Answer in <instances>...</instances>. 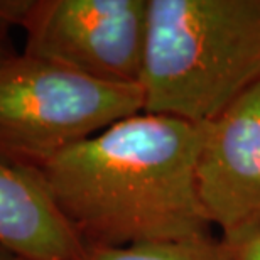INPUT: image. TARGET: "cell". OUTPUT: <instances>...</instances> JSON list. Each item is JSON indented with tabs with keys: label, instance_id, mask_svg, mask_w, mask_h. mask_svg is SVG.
I'll return each instance as SVG.
<instances>
[{
	"label": "cell",
	"instance_id": "cell-1",
	"mask_svg": "<svg viewBox=\"0 0 260 260\" xmlns=\"http://www.w3.org/2000/svg\"><path fill=\"white\" fill-rule=\"evenodd\" d=\"M205 125L140 112L73 145L41 171L88 247L210 233L196 168Z\"/></svg>",
	"mask_w": 260,
	"mask_h": 260
},
{
	"label": "cell",
	"instance_id": "cell-2",
	"mask_svg": "<svg viewBox=\"0 0 260 260\" xmlns=\"http://www.w3.org/2000/svg\"><path fill=\"white\" fill-rule=\"evenodd\" d=\"M260 83V0H147L144 110L206 125Z\"/></svg>",
	"mask_w": 260,
	"mask_h": 260
},
{
	"label": "cell",
	"instance_id": "cell-3",
	"mask_svg": "<svg viewBox=\"0 0 260 260\" xmlns=\"http://www.w3.org/2000/svg\"><path fill=\"white\" fill-rule=\"evenodd\" d=\"M142 110L139 85L98 81L17 53L0 63V160L43 171L73 145Z\"/></svg>",
	"mask_w": 260,
	"mask_h": 260
},
{
	"label": "cell",
	"instance_id": "cell-4",
	"mask_svg": "<svg viewBox=\"0 0 260 260\" xmlns=\"http://www.w3.org/2000/svg\"><path fill=\"white\" fill-rule=\"evenodd\" d=\"M20 27L22 54L115 85H139L147 0H0V27Z\"/></svg>",
	"mask_w": 260,
	"mask_h": 260
},
{
	"label": "cell",
	"instance_id": "cell-5",
	"mask_svg": "<svg viewBox=\"0 0 260 260\" xmlns=\"http://www.w3.org/2000/svg\"><path fill=\"white\" fill-rule=\"evenodd\" d=\"M196 183L223 238L260 226V83L205 125Z\"/></svg>",
	"mask_w": 260,
	"mask_h": 260
},
{
	"label": "cell",
	"instance_id": "cell-6",
	"mask_svg": "<svg viewBox=\"0 0 260 260\" xmlns=\"http://www.w3.org/2000/svg\"><path fill=\"white\" fill-rule=\"evenodd\" d=\"M0 247L22 260H83L86 245L41 171L0 160Z\"/></svg>",
	"mask_w": 260,
	"mask_h": 260
},
{
	"label": "cell",
	"instance_id": "cell-7",
	"mask_svg": "<svg viewBox=\"0 0 260 260\" xmlns=\"http://www.w3.org/2000/svg\"><path fill=\"white\" fill-rule=\"evenodd\" d=\"M83 260H230L223 238L210 233L127 247H88Z\"/></svg>",
	"mask_w": 260,
	"mask_h": 260
},
{
	"label": "cell",
	"instance_id": "cell-8",
	"mask_svg": "<svg viewBox=\"0 0 260 260\" xmlns=\"http://www.w3.org/2000/svg\"><path fill=\"white\" fill-rule=\"evenodd\" d=\"M223 242L230 260H260V226L223 238Z\"/></svg>",
	"mask_w": 260,
	"mask_h": 260
},
{
	"label": "cell",
	"instance_id": "cell-9",
	"mask_svg": "<svg viewBox=\"0 0 260 260\" xmlns=\"http://www.w3.org/2000/svg\"><path fill=\"white\" fill-rule=\"evenodd\" d=\"M15 54H17V51H15L14 46L10 44V41L7 38V29L0 27V63L14 58Z\"/></svg>",
	"mask_w": 260,
	"mask_h": 260
},
{
	"label": "cell",
	"instance_id": "cell-10",
	"mask_svg": "<svg viewBox=\"0 0 260 260\" xmlns=\"http://www.w3.org/2000/svg\"><path fill=\"white\" fill-rule=\"evenodd\" d=\"M0 260H22V258H19L17 255H14L12 252H9V250H5L4 247H0Z\"/></svg>",
	"mask_w": 260,
	"mask_h": 260
}]
</instances>
